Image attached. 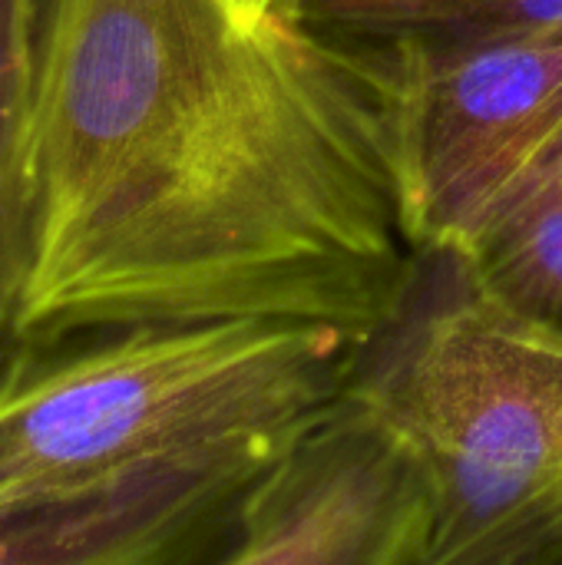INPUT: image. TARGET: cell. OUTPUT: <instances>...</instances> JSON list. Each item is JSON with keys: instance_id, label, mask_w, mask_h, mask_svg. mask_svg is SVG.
<instances>
[{"instance_id": "cell-1", "label": "cell", "mask_w": 562, "mask_h": 565, "mask_svg": "<svg viewBox=\"0 0 562 565\" xmlns=\"http://www.w3.org/2000/svg\"><path fill=\"white\" fill-rule=\"evenodd\" d=\"M417 262L341 46L242 0H40L17 344L222 318L368 344Z\"/></svg>"}, {"instance_id": "cell-2", "label": "cell", "mask_w": 562, "mask_h": 565, "mask_svg": "<svg viewBox=\"0 0 562 565\" xmlns=\"http://www.w3.org/2000/svg\"><path fill=\"white\" fill-rule=\"evenodd\" d=\"M361 348L278 318L23 341L0 367V507L123 467L288 444L344 394Z\"/></svg>"}, {"instance_id": "cell-3", "label": "cell", "mask_w": 562, "mask_h": 565, "mask_svg": "<svg viewBox=\"0 0 562 565\" xmlns=\"http://www.w3.org/2000/svg\"><path fill=\"white\" fill-rule=\"evenodd\" d=\"M351 387L421 447L437 483L431 565H562V338L421 255Z\"/></svg>"}, {"instance_id": "cell-4", "label": "cell", "mask_w": 562, "mask_h": 565, "mask_svg": "<svg viewBox=\"0 0 562 565\" xmlns=\"http://www.w3.org/2000/svg\"><path fill=\"white\" fill-rule=\"evenodd\" d=\"M341 50L374 99L417 255L457 252L562 149V33Z\"/></svg>"}, {"instance_id": "cell-5", "label": "cell", "mask_w": 562, "mask_h": 565, "mask_svg": "<svg viewBox=\"0 0 562 565\" xmlns=\"http://www.w3.org/2000/svg\"><path fill=\"white\" fill-rule=\"evenodd\" d=\"M437 516L421 447L348 384L248 490L222 565H431Z\"/></svg>"}, {"instance_id": "cell-6", "label": "cell", "mask_w": 562, "mask_h": 565, "mask_svg": "<svg viewBox=\"0 0 562 565\" xmlns=\"http://www.w3.org/2000/svg\"><path fill=\"white\" fill-rule=\"evenodd\" d=\"M282 450L123 467L0 507V565H222L248 490Z\"/></svg>"}, {"instance_id": "cell-7", "label": "cell", "mask_w": 562, "mask_h": 565, "mask_svg": "<svg viewBox=\"0 0 562 565\" xmlns=\"http://www.w3.org/2000/svg\"><path fill=\"white\" fill-rule=\"evenodd\" d=\"M450 258L484 298L562 338V149Z\"/></svg>"}, {"instance_id": "cell-8", "label": "cell", "mask_w": 562, "mask_h": 565, "mask_svg": "<svg viewBox=\"0 0 562 565\" xmlns=\"http://www.w3.org/2000/svg\"><path fill=\"white\" fill-rule=\"evenodd\" d=\"M40 0H0V367L17 348L33 255V99Z\"/></svg>"}, {"instance_id": "cell-9", "label": "cell", "mask_w": 562, "mask_h": 565, "mask_svg": "<svg viewBox=\"0 0 562 565\" xmlns=\"http://www.w3.org/2000/svg\"><path fill=\"white\" fill-rule=\"evenodd\" d=\"M285 10L341 46L562 33V0H288Z\"/></svg>"}, {"instance_id": "cell-10", "label": "cell", "mask_w": 562, "mask_h": 565, "mask_svg": "<svg viewBox=\"0 0 562 565\" xmlns=\"http://www.w3.org/2000/svg\"><path fill=\"white\" fill-rule=\"evenodd\" d=\"M248 10H255V13H272V10H285L288 7V0H242Z\"/></svg>"}]
</instances>
